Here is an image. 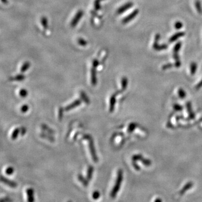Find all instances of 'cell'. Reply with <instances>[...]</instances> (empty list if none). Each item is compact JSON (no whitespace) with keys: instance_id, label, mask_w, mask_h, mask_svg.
Listing matches in <instances>:
<instances>
[{"instance_id":"6da1fadb","label":"cell","mask_w":202,"mask_h":202,"mask_svg":"<svg viewBox=\"0 0 202 202\" xmlns=\"http://www.w3.org/2000/svg\"><path fill=\"white\" fill-rule=\"evenodd\" d=\"M83 139L84 140H87L88 142V146H89V148L92 158L93 159V161L97 163V162L98 161V159L97 157V155L96 151V149H95L93 138L90 135L85 134V135H83Z\"/></svg>"},{"instance_id":"7a4b0ae2","label":"cell","mask_w":202,"mask_h":202,"mask_svg":"<svg viewBox=\"0 0 202 202\" xmlns=\"http://www.w3.org/2000/svg\"><path fill=\"white\" fill-rule=\"evenodd\" d=\"M122 179H123V172L122 170L120 169V170H118V172H117V176L115 185L113 188V189L112 190L111 192L110 193V196L112 198H115L118 193L119 190L120 189Z\"/></svg>"},{"instance_id":"3957f363","label":"cell","mask_w":202,"mask_h":202,"mask_svg":"<svg viewBox=\"0 0 202 202\" xmlns=\"http://www.w3.org/2000/svg\"><path fill=\"white\" fill-rule=\"evenodd\" d=\"M161 35L157 33L155 34V41L153 44V48L157 51H161L163 50H166L168 48V46L166 44H163L161 45L159 44V40L160 39Z\"/></svg>"},{"instance_id":"277c9868","label":"cell","mask_w":202,"mask_h":202,"mask_svg":"<svg viewBox=\"0 0 202 202\" xmlns=\"http://www.w3.org/2000/svg\"><path fill=\"white\" fill-rule=\"evenodd\" d=\"M139 13V9H136L134 10V11L131 13L130 14H129V15L127 16L126 17H125L123 19V20H122V24H126L129 23L131 20H133L138 15Z\"/></svg>"},{"instance_id":"5b68a950","label":"cell","mask_w":202,"mask_h":202,"mask_svg":"<svg viewBox=\"0 0 202 202\" xmlns=\"http://www.w3.org/2000/svg\"><path fill=\"white\" fill-rule=\"evenodd\" d=\"M83 14H84V13L82 10L78 11L70 23V26L72 27V28H74L78 24V22H79L80 20L81 19V18L83 16Z\"/></svg>"},{"instance_id":"8992f818","label":"cell","mask_w":202,"mask_h":202,"mask_svg":"<svg viewBox=\"0 0 202 202\" xmlns=\"http://www.w3.org/2000/svg\"><path fill=\"white\" fill-rule=\"evenodd\" d=\"M133 5H134V3L132 2H128L127 3H125L124 5L121 6L118 8L117 11V13L119 15L125 12L126 11H127L128 10L131 8L133 6Z\"/></svg>"},{"instance_id":"52a82bcc","label":"cell","mask_w":202,"mask_h":202,"mask_svg":"<svg viewBox=\"0 0 202 202\" xmlns=\"http://www.w3.org/2000/svg\"><path fill=\"white\" fill-rule=\"evenodd\" d=\"M185 35V33L183 32V31L177 32L176 33L174 34L172 36H171L170 38L169 39V40H168V42L169 43H173V42H175L176 40H177L178 39L183 37Z\"/></svg>"},{"instance_id":"ba28073f","label":"cell","mask_w":202,"mask_h":202,"mask_svg":"<svg viewBox=\"0 0 202 202\" xmlns=\"http://www.w3.org/2000/svg\"><path fill=\"white\" fill-rule=\"evenodd\" d=\"M1 181L3 183L6 184L7 185L11 188H16L17 187V183L13 181L10 180L4 177L2 175L1 176Z\"/></svg>"},{"instance_id":"9c48e42d","label":"cell","mask_w":202,"mask_h":202,"mask_svg":"<svg viewBox=\"0 0 202 202\" xmlns=\"http://www.w3.org/2000/svg\"><path fill=\"white\" fill-rule=\"evenodd\" d=\"M117 94L115 93L113 94L112 96L110 97V100H109V112H113L115 109V103H116V96Z\"/></svg>"},{"instance_id":"30bf717a","label":"cell","mask_w":202,"mask_h":202,"mask_svg":"<svg viewBox=\"0 0 202 202\" xmlns=\"http://www.w3.org/2000/svg\"><path fill=\"white\" fill-rule=\"evenodd\" d=\"M81 103V100H75V101H74L73 102L70 104L68 106H66V107L64 108L65 109V111H70L72 109H74L75 107H78V106H79Z\"/></svg>"},{"instance_id":"8fae6325","label":"cell","mask_w":202,"mask_h":202,"mask_svg":"<svg viewBox=\"0 0 202 202\" xmlns=\"http://www.w3.org/2000/svg\"><path fill=\"white\" fill-rule=\"evenodd\" d=\"M97 83V79L96 75V68H91V83L95 86Z\"/></svg>"},{"instance_id":"7c38bea8","label":"cell","mask_w":202,"mask_h":202,"mask_svg":"<svg viewBox=\"0 0 202 202\" xmlns=\"http://www.w3.org/2000/svg\"><path fill=\"white\" fill-rule=\"evenodd\" d=\"M173 57L175 60V66L177 68H180L181 65V62L180 56L179 55V52H173Z\"/></svg>"},{"instance_id":"4fadbf2b","label":"cell","mask_w":202,"mask_h":202,"mask_svg":"<svg viewBox=\"0 0 202 202\" xmlns=\"http://www.w3.org/2000/svg\"><path fill=\"white\" fill-rule=\"evenodd\" d=\"M26 193L28 196V202H34V190L32 188H28L26 190Z\"/></svg>"},{"instance_id":"5bb4252c","label":"cell","mask_w":202,"mask_h":202,"mask_svg":"<svg viewBox=\"0 0 202 202\" xmlns=\"http://www.w3.org/2000/svg\"><path fill=\"white\" fill-rule=\"evenodd\" d=\"M40 137L43 138H44V139H47V140H50V142H53L55 141V138L50 133L47 134V133H45L43 132L40 134Z\"/></svg>"},{"instance_id":"9a60e30c","label":"cell","mask_w":202,"mask_h":202,"mask_svg":"<svg viewBox=\"0 0 202 202\" xmlns=\"http://www.w3.org/2000/svg\"><path fill=\"white\" fill-rule=\"evenodd\" d=\"M195 6L197 12L199 13L200 15L202 14V6L201 2L199 0H196L195 1Z\"/></svg>"},{"instance_id":"2e32d148","label":"cell","mask_w":202,"mask_h":202,"mask_svg":"<svg viewBox=\"0 0 202 202\" xmlns=\"http://www.w3.org/2000/svg\"><path fill=\"white\" fill-rule=\"evenodd\" d=\"M78 180L80 181L84 187H87L88 185V180L85 179L82 175L79 174L78 176Z\"/></svg>"},{"instance_id":"e0dca14e","label":"cell","mask_w":202,"mask_h":202,"mask_svg":"<svg viewBox=\"0 0 202 202\" xmlns=\"http://www.w3.org/2000/svg\"><path fill=\"white\" fill-rule=\"evenodd\" d=\"M128 84V79L126 77H123L121 79V85H122V89L121 90L123 92L127 88Z\"/></svg>"},{"instance_id":"ac0fdd59","label":"cell","mask_w":202,"mask_h":202,"mask_svg":"<svg viewBox=\"0 0 202 202\" xmlns=\"http://www.w3.org/2000/svg\"><path fill=\"white\" fill-rule=\"evenodd\" d=\"M80 96L81 100H83L87 105L89 104V103H90L89 99L88 97L86 95V94L83 91H81L80 92Z\"/></svg>"},{"instance_id":"d6986e66","label":"cell","mask_w":202,"mask_h":202,"mask_svg":"<svg viewBox=\"0 0 202 202\" xmlns=\"http://www.w3.org/2000/svg\"><path fill=\"white\" fill-rule=\"evenodd\" d=\"M93 171V167L92 166H89L88 168L87 175V179L88 180L90 181L92 179Z\"/></svg>"},{"instance_id":"ffe728a7","label":"cell","mask_w":202,"mask_h":202,"mask_svg":"<svg viewBox=\"0 0 202 202\" xmlns=\"http://www.w3.org/2000/svg\"><path fill=\"white\" fill-rule=\"evenodd\" d=\"M193 186V183L192 182H189L188 183H187L184 187H183V189L181 190L180 191V194H183V193H185L186 191L190 189Z\"/></svg>"},{"instance_id":"44dd1931","label":"cell","mask_w":202,"mask_h":202,"mask_svg":"<svg viewBox=\"0 0 202 202\" xmlns=\"http://www.w3.org/2000/svg\"><path fill=\"white\" fill-rule=\"evenodd\" d=\"M197 70V64L196 62H192L190 64V73L191 74L193 75L196 74Z\"/></svg>"},{"instance_id":"7402d4cb","label":"cell","mask_w":202,"mask_h":202,"mask_svg":"<svg viewBox=\"0 0 202 202\" xmlns=\"http://www.w3.org/2000/svg\"><path fill=\"white\" fill-rule=\"evenodd\" d=\"M19 133H20V129L19 128H16L13 131L11 135V139L13 140H15L16 139L18 138L19 135Z\"/></svg>"},{"instance_id":"603a6c76","label":"cell","mask_w":202,"mask_h":202,"mask_svg":"<svg viewBox=\"0 0 202 202\" xmlns=\"http://www.w3.org/2000/svg\"><path fill=\"white\" fill-rule=\"evenodd\" d=\"M41 127L43 130L46 131L48 133H50L51 134H53L55 133V131L53 130V129H52L51 128L48 127L46 124H42Z\"/></svg>"},{"instance_id":"cb8c5ba5","label":"cell","mask_w":202,"mask_h":202,"mask_svg":"<svg viewBox=\"0 0 202 202\" xmlns=\"http://www.w3.org/2000/svg\"><path fill=\"white\" fill-rule=\"evenodd\" d=\"M30 66H31V64L30 62H25L24 64L22 66V68H21V69H20V71L22 72H26L27 70H28L29 68H30Z\"/></svg>"},{"instance_id":"d4e9b609","label":"cell","mask_w":202,"mask_h":202,"mask_svg":"<svg viewBox=\"0 0 202 202\" xmlns=\"http://www.w3.org/2000/svg\"><path fill=\"white\" fill-rule=\"evenodd\" d=\"M25 76L24 75L19 74L16 75L14 78H11L10 79L11 80L22 81L25 79Z\"/></svg>"},{"instance_id":"484cf974","label":"cell","mask_w":202,"mask_h":202,"mask_svg":"<svg viewBox=\"0 0 202 202\" xmlns=\"http://www.w3.org/2000/svg\"><path fill=\"white\" fill-rule=\"evenodd\" d=\"M137 127V124L134 123V122H131L130 123L128 128V133H131L134 131V130L136 129Z\"/></svg>"},{"instance_id":"4316f807","label":"cell","mask_w":202,"mask_h":202,"mask_svg":"<svg viewBox=\"0 0 202 202\" xmlns=\"http://www.w3.org/2000/svg\"><path fill=\"white\" fill-rule=\"evenodd\" d=\"M181 46H182V43L181 42H177V43L175 45L174 47L173 52H179L180 50Z\"/></svg>"},{"instance_id":"83f0119b","label":"cell","mask_w":202,"mask_h":202,"mask_svg":"<svg viewBox=\"0 0 202 202\" xmlns=\"http://www.w3.org/2000/svg\"><path fill=\"white\" fill-rule=\"evenodd\" d=\"M103 0H95V1L94 2V7L95 8V10L96 11H98L100 10L101 9V5H100V3L101 1H102ZM104 1V0H103Z\"/></svg>"},{"instance_id":"f1b7e54d","label":"cell","mask_w":202,"mask_h":202,"mask_svg":"<svg viewBox=\"0 0 202 202\" xmlns=\"http://www.w3.org/2000/svg\"><path fill=\"white\" fill-rule=\"evenodd\" d=\"M41 23H42V26L43 27V28L45 29H47L48 28V20L46 17H43L41 19Z\"/></svg>"},{"instance_id":"f546056e","label":"cell","mask_w":202,"mask_h":202,"mask_svg":"<svg viewBox=\"0 0 202 202\" xmlns=\"http://www.w3.org/2000/svg\"><path fill=\"white\" fill-rule=\"evenodd\" d=\"M178 94H179V96L181 98H185L186 97V92L182 88H179V89Z\"/></svg>"},{"instance_id":"4dcf8cb0","label":"cell","mask_w":202,"mask_h":202,"mask_svg":"<svg viewBox=\"0 0 202 202\" xmlns=\"http://www.w3.org/2000/svg\"><path fill=\"white\" fill-rule=\"evenodd\" d=\"M19 95L23 98H25L28 96V91L25 89H22L19 91Z\"/></svg>"},{"instance_id":"1f68e13d","label":"cell","mask_w":202,"mask_h":202,"mask_svg":"<svg viewBox=\"0 0 202 202\" xmlns=\"http://www.w3.org/2000/svg\"><path fill=\"white\" fill-rule=\"evenodd\" d=\"M143 156L141 155H133V161L137 162L138 161H141L143 159Z\"/></svg>"},{"instance_id":"d6a6232c","label":"cell","mask_w":202,"mask_h":202,"mask_svg":"<svg viewBox=\"0 0 202 202\" xmlns=\"http://www.w3.org/2000/svg\"><path fill=\"white\" fill-rule=\"evenodd\" d=\"M78 43L81 46H85L87 44V42L83 38H79L78 40Z\"/></svg>"},{"instance_id":"836d02e7","label":"cell","mask_w":202,"mask_h":202,"mask_svg":"<svg viewBox=\"0 0 202 202\" xmlns=\"http://www.w3.org/2000/svg\"><path fill=\"white\" fill-rule=\"evenodd\" d=\"M174 65L171 63H168V64H165L164 65H163V66L162 67V69L163 70H168V69H170V68H172L173 67Z\"/></svg>"},{"instance_id":"e575fe53","label":"cell","mask_w":202,"mask_h":202,"mask_svg":"<svg viewBox=\"0 0 202 202\" xmlns=\"http://www.w3.org/2000/svg\"><path fill=\"white\" fill-rule=\"evenodd\" d=\"M142 162L143 163L144 165H146V166H149L150 165H151L152 164V162L150 160H149L148 159H142L141 160Z\"/></svg>"},{"instance_id":"d590c367","label":"cell","mask_w":202,"mask_h":202,"mask_svg":"<svg viewBox=\"0 0 202 202\" xmlns=\"http://www.w3.org/2000/svg\"><path fill=\"white\" fill-rule=\"evenodd\" d=\"M183 23L181 22H179L178 21V22H176L175 23V28L176 29H177V30H179V29H181L182 27H183Z\"/></svg>"},{"instance_id":"8d00e7d4","label":"cell","mask_w":202,"mask_h":202,"mask_svg":"<svg viewBox=\"0 0 202 202\" xmlns=\"http://www.w3.org/2000/svg\"><path fill=\"white\" fill-rule=\"evenodd\" d=\"M14 168H13V167H7V168L6 169V170H5L6 174L7 175H11L13 174V173H14Z\"/></svg>"},{"instance_id":"74e56055","label":"cell","mask_w":202,"mask_h":202,"mask_svg":"<svg viewBox=\"0 0 202 202\" xmlns=\"http://www.w3.org/2000/svg\"><path fill=\"white\" fill-rule=\"evenodd\" d=\"M64 110H65V109H63L62 107H60L59 110V119L60 120H61L63 117Z\"/></svg>"},{"instance_id":"f35d334b","label":"cell","mask_w":202,"mask_h":202,"mask_svg":"<svg viewBox=\"0 0 202 202\" xmlns=\"http://www.w3.org/2000/svg\"><path fill=\"white\" fill-rule=\"evenodd\" d=\"M100 193L98 191H94L93 193V194H92V197L95 200H97V199H98L100 198Z\"/></svg>"},{"instance_id":"ab89813d","label":"cell","mask_w":202,"mask_h":202,"mask_svg":"<svg viewBox=\"0 0 202 202\" xmlns=\"http://www.w3.org/2000/svg\"><path fill=\"white\" fill-rule=\"evenodd\" d=\"M20 110L23 113H26L29 110V106L27 105H24L21 107Z\"/></svg>"},{"instance_id":"60d3db41","label":"cell","mask_w":202,"mask_h":202,"mask_svg":"<svg viewBox=\"0 0 202 202\" xmlns=\"http://www.w3.org/2000/svg\"><path fill=\"white\" fill-rule=\"evenodd\" d=\"M99 65H100V63H99V61H98V60H93V62H92V65H93V68H97L99 66Z\"/></svg>"},{"instance_id":"b9f144b4","label":"cell","mask_w":202,"mask_h":202,"mask_svg":"<svg viewBox=\"0 0 202 202\" xmlns=\"http://www.w3.org/2000/svg\"><path fill=\"white\" fill-rule=\"evenodd\" d=\"M174 109L175 111H181L183 109V107L179 105L175 104L174 106Z\"/></svg>"},{"instance_id":"7bdbcfd3","label":"cell","mask_w":202,"mask_h":202,"mask_svg":"<svg viewBox=\"0 0 202 202\" xmlns=\"http://www.w3.org/2000/svg\"><path fill=\"white\" fill-rule=\"evenodd\" d=\"M26 129L24 127H22L20 128V134L22 136H24L26 133Z\"/></svg>"},{"instance_id":"ee69618b","label":"cell","mask_w":202,"mask_h":202,"mask_svg":"<svg viewBox=\"0 0 202 202\" xmlns=\"http://www.w3.org/2000/svg\"><path fill=\"white\" fill-rule=\"evenodd\" d=\"M133 165L134 166V168H135L137 170H140V167L138 166V165L136 163V162H133Z\"/></svg>"},{"instance_id":"f6af8a7d","label":"cell","mask_w":202,"mask_h":202,"mask_svg":"<svg viewBox=\"0 0 202 202\" xmlns=\"http://www.w3.org/2000/svg\"><path fill=\"white\" fill-rule=\"evenodd\" d=\"M202 87V79L201 80V81L199 82V83L198 84H197L196 85V89H200V88Z\"/></svg>"},{"instance_id":"bcb514c9","label":"cell","mask_w":202,"mask_h":202,"mask_svg":"<svg viewBox=\"0 0 202 202\" xmlns=\"http://www.w3.org/2000/svg\"><path fill=\"white\" fill-rule=\"evenodd\" d=\"M1 1L3 3H7V0H1Z\"/></svg>"},{"instance_id":"7dc6e473","label":"cell","mask_w":202,"mask_h":202,"mask_svg":"<svg viewBox=\"0 0 202 202\" xmlns=\"http://www.w3.org/2000/svg\"><path fill=\"white\" fill-rule=\"evenodd\" d=\"M161 199H156L155 200V202H161Z\"/></svg>"}]
</instances>
